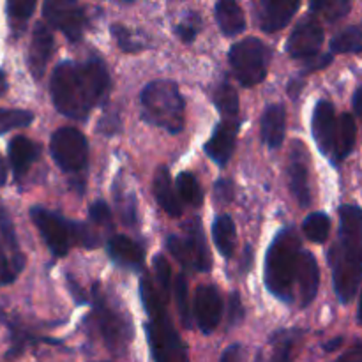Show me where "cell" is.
Instances as JSON below:
<instances>
[{
  "mask_svg": "<svg viewBox=\"0 0 362 362\" xmlns=\"http://www.w3.org/2000/svg\"><path fill=\"white\" fill-rule=\"evenodd\" d=\"M108 90V69L99 59L59 64L49 81L53 105L73 120L87 119L90 110L105 101Z\"/></svg>",
  "mask_w": 362,
  "mask_h": 362,
  "instance_id": "cell-1",
  "label": "cell"
},
{
  "mask_svg": "<svg viewBox=\"0 0 362 362\" xmlns=\"http://www.w3.org/2000/svg\"><path fill=\"white\" fill-rule=\"evenodd\" d=\"M329 265L336 296L349 304L362 281V209L357 205L339 207L338 239L329 251Z\"/></svg>",
  "mask_w": 362,
  "mask_h": 362,
  "instance_id": "cell-2",
  "label": "cell"
},
{
  "mask_svg": "<svg viewBox=\"0 0 362 362\" xmlns=\"http://www.w3.org/2000/svg\"><path fill=\"white\" fill-rule=\"evenodd\" d=\"M140 297L147 313L145 332L154 362H189L186 345L173 327L172 318L166 311L165 299L159 296L158 288L147 276L141 279Z\"/></svg>",
  "mask_w": 362,
  "mask_h": 362,
  "instance_id": "cell-3",
  "label": "cell"
},
{
  "mask_svg": "<svg viewBox=\"0 0 362 362\" xmlns=\"http://www.w3.org/2000/svg\"><path fill=\"white\" fill-rule=\"evenodd\" d=\"M300 239L293 228H285L272 240L265 258V286L283 303L296 299V285L299 278Z\"/></svg>",
  "mask_w": 362,
  "mask_h": 362,
  "instance_id": "cell-4",
  "label": "cell"
},
{
  "mask_svg": "<svg viewBox=\"0 0 362 362\" xmlns=\"http://www.w3.org/2000/svg\"><path fill=\"white\" fill-rule=\"evenodd\" d=\"M141 117L151 126L163 127L170 134L184 129V98L175 81L156 80L145 85L140 94Z\"/></svg>",
  "mask_w": 362,
  "mask_h": 362,
  "instance_id": "cell-5",
  "label": "cell"
},
{
  "mask_svg": "<svg viewBox=\"0 0 362 362\" xmlns=\"http://www.w3.org/2000/svg\"><path fill=\"white\" fill-rule=\"evenodd\" d=\"M271 52L257 37H246L230 49V66L233 74L244 87H255L267 76Z\"/></svg>",
  "mask_w": 362,
  "mask_h": 362,
  "instance_id": "cell-6",
  "label": "cell"
},
{
  "mask_svg": "<svg viewBox=\"0 0 362 362\" xmlns=\"http://www.w3.org/2000/svg\"><path fill=\"white\" fill-rule=\"evenodd\" d=\"M92 296L95 306V325L105 339V345L112 352L122 354L131 338V324L126 322V315L122 311L108 303L99 285L92 286Z\"/></svg>",
  "mask_w": 362,
  "mask_h": 362,
  "instance_id": "cell-7",
  "label": "cell"
},
{
  "mask_svg": "<svg viewBox=\"0 0 362 362\" xmlns=\"http://www.w3.org/2000/svg\"><path fill=\"white\" fill-rule=\"evenodd\" d=\"M166 247L186 271L207 272L211 269L212 260L209 255L207 240L198 221L187 223L186 237L170 235L166 239Z\"/></svg>",
  "mask_w": 362,
  "mask_h": 362,
  "instance_id": "cell-8",
  "label": "cell"
},
{
  "mask_svg": "<svg viewBox=\"0 0 362 362\" xmlns=\"http://www.w3.org/2000/svg\"><path fill=\"white\" fill-rule=\"evenodd\" d=\"M53 161L66 173H81L87 168L88 144L76 127H60L49 141Z\"/></svg>",
  "mask_w": 362,
  "mask_h": 362,
  "instance_id": "cell-9",
  "label": "cell"
},
{
  "mask_svg": "<svg viewBox=\"0 0 362 362\" xmlns=\"http://www.w3.org/2000/svg\"><path fill=\"white\" fill-rule=\"evenodd\" d=\"M30 218L34 221V225L37 226L39 233L45 239L46 246L49 247L55 257L62 258L69 253L71 246H73L76 240H74V228H76V223L67 221L66 218H62L60 214L52 211H46L42 207H32L30 209Z\"/></svg>",
  "mask_w": 362,
  "mask_h": 362,
  "instance_id": "cell-10",
  "label": "cell"
},
{
  "mask_svg": "<svg viewBox=\"0 0 362 362\" xmlns=\"http://www.w3.org/2000/svg\"><path fill=\"white\" fill-rule=\"evenodd\" d=\"M42 14L46 21L62 32L69 41H80L87 25V14L83 6L74 0H48L42 4Z\"/></svg>",
  "mask_w": 362,
  "mask_h": 362,
  "instance_id": "cell-11",
  "label": "cell"
},
{
  "mask_svg": "<svg viewBox=\"0 0 362 362\" xmlns=\"http://www.w3.org/2000/svg\"><path fill=\"white\" fill-rule=\"evenodd\" d=\"M322 45H324V28L313 14H308L296 25L293 32L290 34L286 52L290 53L292 59L310 62V60L317 59Z\"/></svg>",
  "mask_w": 362,
  "mask_h": 362,
  "instance_id": "cell-12",
  "label": "cell"
},
{
  "mask_svg": "<svg viewBox=\"0 0 362 362\" xmlns=\"http://www.w3.org/2000/svg\"><path fill=\"white\" fill-rule=\"evenodd\" d=\"M194 317L204 334L216 331L223 317V297L214 285H200L194 292Z\"/></svg>",
  "mask_w": 362,
  "mask_h": 362,
  "instance_id": "cell-13",
  "label": "cell"
},
{
  "mask_svg": "<svg viewBox=\"0 0 362 362\" xmlns=\"http://www.w3.org/2000/svg\"><path fill=\"white\" fill-rule=\"evenodd\" d=\"M313 138L317 141L318 151L327 156L332 161L336 147V133H338V120H336L334 105L329 101H318L317 108L313 112Z\"/></svg>",
  "mask_w": 362,
  "mask_h": 362,
  "instance_id": "cell-14",
  "label": "cell"
},
{
  "mask_svg": "<svg viewBox=\"0 0 362 362\" xmlns=\"http://www.w3.org/2000/svg\"><path fill=\"white\" fill-rule=\"evenodd\" d=\"M237 134H239V120L223 119L214 129L212 136L205 144V154L219 166L228 165L233 151L237 145Z\"/></svg>",
  "mask_w": 362,
  "mask_h": 362,
  "instance_id": "cell-15",
  "label": "cell"
},
{
  "mask_svg": "<svg viewBox=\"0 0 362 362\" xmlns=\"http://www.w3.org/2000/svg\"><path fill=\"white\" fill-rule=\"evenodd\" d=\"M288 184L293 198L303 209L310 207L311 193L310 182H308V154L303 141L297 140L290 152L288 161Z\"/></svg>",
  "mask_w": 362,
  "mask_h": 362,
  "instance_id": "cell-16",
  "label": "cell"
},
{
  "mask_svg": "<svg viewBox=\"0 0 362 362\" xmlns=\"http://www.w3.org/2000/svg\"><path fill=\"white\" fill-rule=\"evenodd\" d=\"M300 4L293 0H264L257 6L258 23L264 32H278L292 21Z\"/></svg>",
  "mask_w": 362,
  "mask_h": 362,
  "instance_id": "cell-17",
  "label": "cell"
},
{
  "mask_svg": "<svg viewBox=\"0 0 362 362\" xmlns=\"http://www.w3.org/2000/svg\"><path fill=\"white\" fill-rule=\"evenodd\" d=\"M53 52V34L45 23H37L32 34L30 48H28V69L35 80L42 78L48 60Z\"/></svg>",
  "mask_w": 362,
  "mask_h": 362,
  "instance_id": "cell-18",
  "label": "cell"
},
{
  "mask_svg": "<svg viewBox=\"0 0 362 362\" xmlns=\"http://www.w3.org/2000/svg\"><path fill=\"white\" fill-rule=\"evenodd\" d=\"M108 255L117 265L131 269V271H141L144 267V247L131 240L126 235H113L108 240Z\"/></svg>",
  "mask_w": 362,
  "mask_h": 362,
  "instance_id": "cell-19",
  "label": "cell"
},
{
  "mask_svg": "<svg viewBox=\"0 0 362 362\" xmlns=\"http://www.w3.org/2000/svg\"><path fill=\"white\" fill-rule=\"evenodd\" d=\"M286 110L283 105H271L262 115V140L269 148L276 151L285 141Z\"/></svg>",
  "mask_w": 362,
  "mask_h": 362,
  "instance_id": "cell-20",
  "label": "cell"
},
{
  "mask_svg": "<svg viewBox=\"0 0 362 362\" xmlns=\"http://www.w3.org/2000/svg\"><path fill=\"white\" fill-rule=\"evenodd\" d=\"M318 283H320V271L315 260L313 253L303 251L299 267V278H297V288H299V303L300 308L310 306L315 300L318 292Z\"/></svg>",
  "mask_w": 362,
  "mask_h": 362,
  "instance_id": "cell-21",
  "label": "cell"
},
{
  "mask_svg": "<svg viewBox=\"0 0 362 362\" xmlns=\"http://www.w3.org/2000/svg\"><path fill=\"white\" fill-rule=\"evenodd\" d=\"M39 154H41V147L28 140L27 136H14L9 141V161L16 179L28 172L32 163L37 161Z\"/></svg>",
  "mask_w": 362,
  "mask_h": 362,
  "instance_id": "cell-22",
  "label": "cell"
},
{
  "mask_svg": "<svg viewBox=\"0 0 362 362\" xmlns=\"http://www.w3.org/2000/svg\"><path fill=\"white\" fill-rule=\"evenodd\" d=\"M152 189H154L156 200L161 205L163 211L172 218H177L182 212V205H180V198H177L175 189L172 186V179H170V172L166 166H159L156 172L154 180H152Z\"/></svg>",
  "mask_w": 362,
  "mask_h": 362,
  "instance_id": "cell-23",
  "label": "cell"
},
{
  "mask_svg": "<svg viewBox=\"0 0 362 362\" xmlns=\"http://www.w3.org/2000/svg\"><path fill=\"white\" fill-rule=\"evenodd\" d=\"M216 21L225 35L233 37L246 28V18L239 4L232 0H221L216 4Z\"/></svg>",
  "mask_w": 362,
  "mask_h": 362,
  "instance_id": "cell-24",
  "label": "cell"
},
{
  "mask_svg": "<svg viewBox=\"0 0 362 362\" xmlns=\"http://www.w3.org/2000/svg\"><path fill=\"white\" fill-rule=\"evenodd\" d=\"M356 119L352 117V113H343L338 120V133H336V147L334 156H332V165H341V161H345L349 158L354 145H356Z\"/></svg>",
  "mask_w": 362,
  "mask_h": 362,
  "instance_id": "cell-25",
  "label": "cell"
},
{
  "mask_svg": "<svg viewBox=\"0 0 362 362\" xmlns=\"http://www.w3.org/2000/svg\"><path fill=\"white\" fill-rule=\"evenodd\" d=\"M212 239H214L216 247L219 253L230 260L235 253V243H237V230L235 223L230 216H219L212 225Z\"/></svg>",
  "mask_w": 362,
  "mask_h": 362,
  "instance_id": "cell-26",
  "label": "cell"
},
{
  "mask_svg": "<svg viewBox=\"0 0 362 362\" xmlns=\"http://www.w3.org/2000/svg\"><path fill=\"white\" fill-rule=\"evenodd\" d=\"M214 103L219 112L223 113V119H237L239 117V95L228 81H223L216 87Z\"/></svg>",
  "mask_w": 362,
  "mask_h": 362,
  "instance_id": "cell-27",
  "label": "cell"
},
{
  "mask_svg": "<svg viewBox=\"0 0 362 362\" xmlns=\"http://www.w3.org/2000/svg\"><path fill=\"white\" fill-rule=\"evenodd\" d=\"M177 191H179L182 204L189 205V207H200L204 202V191H202L197 177L189 172H184L177 177Z\"/></svg>",
  "mask_w": 362,
  "mask_h": 362,
  "instance_id": "cell-28",
  "label": "cell"
},
{
  "mask_svg": "<svg viewBox=\"0 0 362 362\" xmlns=\"http://www.w3.org/2000/svg\"><path fill=\"white\" fill-rule=\"evenodd\" d=\"M304 235L315 244H324L331 233V219L324 212H315L310 214L303 223Z\"/></svg>",
  "mask_w": 362,
  "mask_h": 362,
  "instance_id": "cell-29",
  "label": "cell"
},
{
  "mask_svg": "<svg viewBox=\"0 0 362 362\" xmlns=\"http://www.w3.org/2000/svg\"><path fill=\"white\" fill-rule=\"evenodd\" d=\"M332 53H361L362 52V30L359 27H346L336 34L331 41Z\"/></svg>",
  "mask_w": 362,
  "mask_h": 362,
  "instance_id": "cell-30",
  "label": "cell"
},
{
  "mask_svg": "<svg viewBox=\"0 0 362 362\" xmlns=\"http://www.w3.org/2000/svg\"><path fill=\"white\" fill-rule=\"evenodd\" d=\"M350 2L346 0H320V2L311 4V11L313 14H322L327 21H338L343 16H346L350 11Z\"/></svg>",
  "mask_w": 362,
  "mask_h": 362,
  "instance_id": "cell-31",
  "label": "cell"
},
{
  "mask_svg": "<svg viewBox=\"0 0 362 362\" xmlns=\"http://www.w3.org/2000/svg\"><path fill=\"white\" fill-rule=\"evenodd\" d=\"M32 120H34V115L27 110L0 108V134L18 129V127H27L28 124H32Z\"/></svg>",
  "mask_w": 362,
  "mask_h": 362,
  "instance_id": "cell-32",
  "label": "cell"
},
{
  "mask_svg": "<svg viewBox=\"0 0 362 362\" xmlns=\"http://www.w3.org/2000/svg\"><path fill=\"white\" fill-rule=\"evenodd\" d=\"M296 331H281L274 338V349H272L271 362H292L293 339H296Z\"/></svg>",
  "mask_w": 362,
  "mask_h": 362,
  "instance_id": "cell-33",
  "label": "cell"
},
{
  "mask_svg": "<svg viewBox=\"0 0 362 362\" xmlns=\"http://www.w3.org/2000/svg\"><path fill=\"white\" fill-rule=\"evenodd\" d=\"M175 300H177V310H179L180 320L186 329L191 327V311L189 304H187V281L186 276L180 274L175 279Z\"/></svg>",
  "mask_w": 362,
  "mask_h": 362,
  "instance_id": "cell-34",
  "label": "cell"
},
{
  "mask_svg": "<svg viewBox=\"0 0 362 362\" xmlns=\"http://www.w3.org/2000/svg\"><path fill=\"white\" fill-rule=\"evenodd\" d=\"M112 34L113 37H115V41L119 42L120 49H124V52L134 53L144 49V45L140 42V39L134 37L133 32H131L127 27H124V25H113Z\"/></svg>",
  "mask_w": 362,
  "mask_h": 362,
  "instance_id": "cell-35",
  "label": "cell"
},
{
  "mask_svg": "<svg viewBox=\"0 0 362 362\" xmlns=\"http://www.w3.org/2000/svg\"><path fill=\"white\" fill-rule=\"evenodd\" d=\"M202 28V18L198 13H189L179 25H177V34L184 42H191L198 35Z\"/></svg>",
  "mask_w": 362,
  "mask_h": 362,
  "instance_id": "cell-36",
  "label": "cell"
},
{
  "mask_svg": "<svg viewBox=\"0 0 362 362\" xmlns=\"http://www.w3.org/2000/svg\"><path fill=\"white\" fill-rule=\"evenodd\" d=\"M34 0H11V2H7V14H9L11 20L18 21V23H25L34 13Z\"/></svg>",
  "mask_w": 362,
  "mask_h": 362,
  "instance_id": "cell-37",
  "label": "cell"
},
{
  "mask_svg": "<svg viewBox=\"0 0 362 362\" xmlns=\"http://www.w3.org/2000/svg\"><path fill=\"white\" fill-rule=\"evenodd\" d=\"M115 200L117 205H119V211H120V218L126 225L133 226L136 223V202H134L133 194H120L115 193Z\"/></svg>",
  "mask_w": 362,
  "mask_h": 362,
  "instance_id": "cell-38",
  "label": "cell"
},
{
  "mask_svg": "<svg viewBox=\"0 0 362 362\" xmlns=\"http://www.w3.org/2000/svg\"><path fill=\"white\" fill-rule=\"evenodd\" d=\"M154 269H156V278H158L159 286H161V292L165 296H168L170 292V276H172V271H170V264L163 255H158L154 258Z\"/></svg>",
  "mask_w": 362,
  "mask_h": 362,
  "instance_id": "cell-39",
  "label": "cell"
},
{
  "mask_svg": "<svg viewBox=\"0 0 362 362\" xmlns=\"http://www.w3.org/2000/svg\"><path fill=\"white\" fill-rule=\"evenodd\" d=\"M244 320V306L240 296L237 292L230 293L228 300V325L230 327H237V325L243 324Z\"/></svg>",
  "mask_w": 362,
  "mask_h": 362,
  "instance_id": "cell-40",
  "label": "cell"
},
{
  "mask_svg": "<svg viewBox=\"0 0 362 362\" xmlns=\"http://www.w3.org/2000/svg\"><path fill=\"white\" fill-rule=\"evenodd\" d=\"M90 219L98 226L103 228H112V211L105 202H95L90 207Z\"/></svg>",
  "mask_w": 362,
  "mask_h": 362,
  "instance_id": "cell-41",
  "label": "cell"
},
{
  "mask_svg": "<svg viewBox=\"0 0 362 362\" xmlns=\"http://www.w3.org/2000/svg\"><path fill=\"white\" fill-rule=\"evenodd\" d=\"M0 230H2V235L6 237L11 250H13L16 255H20V251H18V244H16V235H14L13 223H11L9 216H7V212L4 211V209H0Z\"/></svg>",
  "mask_w": 362,
  "mask_h": 362,
  "instance_id": "cell-42",
  "label": "cell"
},
{
  "mask_svg": "<svg viewBox=\"0 0 362 362\" xmlns=\"http://www.w3.org/2000/svg\"><path fill=\"white\" fill-rule=\"evenodd\" d=\"M216 197H218V200H226L230 202L233 197V186L230 180H218V184H216Z\"/></svg>",
  "mask_w": 362,
  "mask_h": 362,
  "instance_id": "cell-43",
  "label": "cell"
},
{
  "mask_svg": "<svg viewBox=\"0 0 362 362\" xmlns=\"http://www.w3.org/2000/svg\"><path fill=\"white\" fill-rule=\"evenodd\" d=\"M334 362H362V341L356 343L350 350H346L341 357H338Z\"/></svg>",
  "mask_w": 362,
  "mask_h": 362,
  "instance_id": "cell-44",
  "label": "cell"
},
{
  "mask_svg": "<svg viewBox=\"0 0 362 362\" xmlns=\"http://www.w3.org/2000/svg\"><path fill=\"white\" fill-rule=\"evenodd\" d=\"M239 361H240V346L232 345L223 352L221 361L219 362H239Z\"/></svg>",
  "mask_w": 362,
  "mask_h": 362,
  "instance_id": "cell-45",
  "label": "cell"
},
{
  "mask_svg": "<svg viewBox=\"0 0 362 362\" xmlns=\"http://www.w3.org/2000/svg\"><path fill=\"white\" fill-rule=\"evenodd\" d=\"M354 112L357 113V115H362V85L359 88L356 90V94H354Z\"/></svg>",
  "mask_w": 362,
  "mask_h": 362,
  "instance_id": "cell-46",
  "label": "cell"
},
{
  "mask_svg": "<svg viewBox=\"0 0 362 362\" xmlns=\"http://www.w3.org/2000/svg\"><path fill=\"white\" fill-rule=\"evenodd\" d=\"M341 343H343V338H334L331 343H325L324 350H327V352H332V350L339 349V346H341Z\"/></svg>",
  "mask_w": 362,
  "mask_h": 362,
  "instance_id": "cell-47",
  "label": "cell"
},
{
  "mask_svg": "<svg viewBox=\"0 0 362 362\" xmlns=\"http://www.w3.org/2000/svg\"><path fill=\"white\" fill-rule=\"evenodd\" d=\"M7 90V80H6V73L0 69V95Z\"/></svg>",
  "mask_w": 362,
  "mask_h": 362,
  "instance_id": "cell-48",
  "label": "cell"
},
{
  "mask_svg": "<svg viewBox=\"0 0 362 362\" xmlns=\"http://www.w3.org/2000/svg\"><path fill=\"white\" fill-rule=\"evenodd\" d=\"M357 320H359V324L362 325V296H361V300H359V311H357Z\"/></svg>",
  "mask_w": 362,
  "mask_h": 362,
  "instance_id": "cell-49",
  "label": "cell"
}]
</instances>
